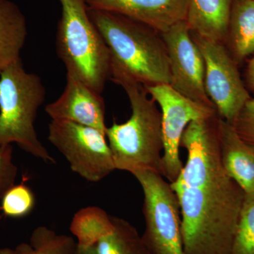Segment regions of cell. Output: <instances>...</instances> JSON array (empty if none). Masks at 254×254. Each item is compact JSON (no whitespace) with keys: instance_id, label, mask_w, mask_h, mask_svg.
Listing matches in <instances>:
<instances>
[{"instance_id":"8992f818","label":"cell","mask_w":254,"mask_h":254,"mask_svg":"<svg viewBox=\"0 0 254 254\" xmlns=\"http://www.w3.org/2000/svg\"><path fill=\"white\" fill-rule=\"evenodd\" d=\"M132 175L139 182L144 195L142 244L150 254H185L181 209L170 182L150 170H139Z\"/></svg>"},{"instance_id":"44dd1931","label":"cell","mask_w":254,"mask_h":254,"mask_svg":"<svg viewBox=\"0 0 254 254\" xmlns=\"http://www.w3.org/2000/svg\"><path fill=\"white\" fill-rule=\"evenodd\" d=\"M1 210L6 216L21 218L31 213L36 204L34 193L24 184L15 185L1 199Z\"/></svg>"},{"instance_id":"6da1fadb","label":"cell","mask_w":254,"mask_h":254,"mask_svg":"<svg viewBox=\"0 0 254 254\" xmlns=\"http://www.w3.org/2000/svg\"><path fill=\"white\" fill-rule=\"evenodd\" d=\"M218 117L191 122L182 134L187 163L175 181L185 254H232L245 193L222 163Z\"/></svg>"},{"instance_id":"9c48e42d","label":"cell","mask_w":254,"mask_h":254,"mask_svg":"<svg viewBox=\"0 0 254 254\" xmlns=\"http://www.w3.org/2000/svg\"><path fill=\"white\" fill-rule=\"evenodd\" d=\"M191 33L205 63V88L218 116L232 124L250 99L238 69V64L225 43Z\"/></svg>"},{"instance_id":"52a82bcc","label":"cell","mask_w":254,"mask_h":254,"mask_svg":"<svg viewBox=\"0 0 254 254\" xmlns=\"http://www.w3.org/2000/svg\"><path fill=\"white\" fill-rule=\"evenodd\" d=\"M48 138L67 160L71 170L87 181H101L116 170L106 136L96 128L52 120Z\"/></svg>"},{"instance_id":"3957f363","label":"cell","mask_w":254,"mask_h":254,"mask_svg":"<svg viewBox=\"0 0 254 254\" xmlns=\"http://www.w3.org/2000/svg\"><path fill=\"white\" fill-rule=\"evenodd\" d=\"M113 81L126 92L131 108L126 123H114L105 131L116 170L131 174L150 170L161 175V112L143 85L127 78Z\"/></svg>"},{"instance_id":"7a4b0ae2","label":"cell","mask_w":254,"mask_h":254,"mask_svg":"<svg viewBox=\"0 0 254 254\" xmlns=\"http://www.w3.org/2000/svg\"><path fill=\"white\" fill-rule=\"evenodd\" d=\"M88 12L109 50L110 80L129 78L144 87L170 84L168 51L159 32L123 15L88 6Z\"/></svg>"},{"instance_id":"7c38bea8","label":"cell","mask_w":254,"mask_h":254,"mask_svg":"<svg viewBox=\"0 0 254 254\" xmlns=\"http://www.w3.org/2000/svg\"><path fill=\"white\" fill-rule=\"evenodd\" d=\"M88 7L123 15L160 33L185 21L188 0H86Z\"/></svg>"},{"instance_id":"d4e9b609","label":"cell","mask_w":254,"mask_h":254,"mask_svg":"<svg viewBox=\"0 0 254 254\" xmlns=\"http://www.w3.org/2000/svg\"><path fill=\"white\" fill-rule=\"evenodd\" d=\"M75 254H98L95 246L90 247H79L77 246Z\"/></svg>"},{"instance_id":"5b68a950","label":"cell","mask_w":254,"mask_h":254,"mask_svg":"<svg viewBox=\"0 0 254 254\" xmlns=\"http://www.w3.org/2000/svg\"><path fill=\"white\" fill-rule=\"evenodd\" d=\"M46 97L41 77L27 72L21 60L0 72V145L16 143L28 154L55 164L35 128L37 114Z\"/></svg>"},{"instance_id":"8fae6325","label":"cell","mask_w":254,"mask_h":254,"mask_svg":"<svg viewBox=\"0 0 254 254\" xmlns=\"http://www.w3.org/2000/svg\"><path fill=\"white\" fill-rule=\"evenodd\" d=\"M52 120H63L92 127L105 134V105L102 94L66 73V85L59 98L46 106Z\"/></svg>"},{"instance_id":"ffe728a7","label":"cell","mask_w":254,"mask_h":254,"mask_svg":"<svg viewBox=\"0 0 254 254\" xmlns=\"http://www.w3.org/2000/svg\"><path fill=\"white\" fill-rule=\"evenodd\" d=\"M232 254H254V194H245Z\"/></svg>"},{"instance_id":"5bb4252c","label":"cell","mask_w":254,"mask_h":254,"mask_svg":"<svg viewBox=\"0 0 254 254\" xmlns=\"http://www.w3.org/2000/svg\"><path fill=\"white\" fill-rule=\"evenodd\" d=\"M232 0H188L186 22L190 31L225 43Z\"/></svg>"},{"instance_id":"ac0fdd59","label":"cell","mask_w":254,"mask_h":254,"mask_svg":"<svg viewBox=\"0 0 254 254\" xmlns=\"http://www.w3.org/2000/svg\"><path fill=\"white\" fill-rule=\"evenodd\" d=\"M76 248L72 237L39 226L32 232L29 244H19L14 250L16 254H75Z\"/></svg>"},{"instance_id":"603a6c76","label":"cell","mask_w":254,"mask_h":254,"mask_svg":"<svg viewBox=\"0 0 254 254\" xmlns=\"http://www.w3.org/2000/svg\"><path fill=\"white\" fill-rule=\"evenodd\" d=\"M232 125L242 140L254 145V98L246 103Z\"/></svg>"},{"instance_id":"484cf974","label":"cell","mask_w":254,"mask_h":254,"mask_svg":"<svg viewBox=\"0 0 254 254\" xmlns=\"http://www.w3.org/2000/svg\"><path fill=\"white\" fill-rule=\"evenodd\" d=\"M133 254H150V252H148L146 249L145 248L144 246L143 245L142 242L140 244V245L138 246V248L136 249V250L135 251L134 253Z\"/></svg>"},{"instance_id":"4316f807","label":"cell","mask_w":254,"mask_h":254,"mask_svg":"<svg viewBox=\"0 0 254 254\" xmlns=\"http://www.w3.org/2000/svg\"><path fill=\"white\" fill-rule=\"evenodd\" d=\"M0 254H16V252L12 249L4 247V248H0Z\"/></svg>"},{"instance_id":"2e32d148","label":"cell","mask_w":254,"mask_h":254,"mask_svg":"<svg viewBox=\"0 0 254 254\" xmlns=\"http://www.w3.org/2000/svg\"><path fill=\"white\" fill-rule=\"evenodd\" d=\"M237 64L254 55V0L232 1L226 40Z\"/></svg>"},{"instance_id":"d6986e66","label":"cell","mask_w":254,"mask_h":254,"mask_svg":"<svg viewBox=\"0 0 254 254\" xmlns=\"http://www.w3.org/2000/svg\"><path fill=\"white\" fill-rule=\"evenodd\" d=\"M113 231L95 245L98 254H133L141 244L136 227L124 219L112 217Z\"/></svg>"},{"instance_id":"4fadbf2b","label":"cell","mask_w":254,"mask_h":254,"mask_svg":"<svg viewBox=\"0 0 254 254\" xmlns=\"http://www.w3.org/2000/svg\"><path fill=\"white\" fill-rule=\"evenodd\" d=\"M218 134L224 168L245 194H254V145L242 140L232 124L219 117Z\"/></svg>"},{"instance_id":"e0dca14e","label":"cell","mask_w":254,"mask_h":254,"mask_svg":"<svg viewBox=\"0 0 254 254\" xmlns=\"http://www.w3.org/2000/svg\"><path fill=\"white\" fill-rule=\"evenodd\" d=\"M112 217L103 208L88 206L75 213L70 225V230L77 239L79 247L95 246L103 237L113 231Z\"/></svg>"},{"instance_id":"cb8c5ba5","label":"cell","mask_w":254,"mask_h":254,"mask_svg":"<svg viewBox=\"0 0 254 254\" xmlns=\"http://www.w3.org/2000/svg\"><path fill=\"white\" fill-rule=\"evenodd\" d=\"M246 81L247 86L254 93V55L252 57L246 69Z\"/></svg>"},{"instance_id":"30bf717a","label":"cell","mask_w":254,"mask_h":254,"mask_svg":"<svg viewBox=\"0 0 254 254\" xmlns=\"http://www.w3.org/2000/svg\"><path fill=\"white\" fill-rule=\"evenodd\" d=\"M160 34L168 51L170 86L189 99L215 108L205 91L204 60L186 21Z\"/></svg>"},{"instance_id":"ba28073f","label":"cell","mask_w":254,"mask_h":254,"mask_svg":"<svg viewBox=\"0 0 254 254\" xmlns=\"http://www.w3.org/2000/svg\"><path fill=\"white\" fill-rule=\"evenodd\" d=\"M159 105L162 115L163 152L162 176L172 183L183 168L180 148L184 131L191 122L216 115L213 107L197 103L175 91L169 84L145 87Z\"/></svg>"},{"instance_id":"277c9868","label":"cell","mask_w":254,"mask_h":254,"mask_svg":"<svg viewBox=\"0 0 254 254\" xmlns=\"http://www.w3.org/2000/svg\"><path fill=\"white\" fill-rule=\"evenodd\" d=\"M56 51L66 73L102 94L110 78L109 50L91 21L86 0H59Z\"/></svg>"},{"instance_id":"83f0119b","label":"cell","mask_w":254,"mask_h":254,"mask_svg":"<svg viewBox=\"0 0 254 254\" xmlns=\"http://www.w3.org/2000/svg\"><path fill=\"white\" fill-rule=\"evenodd\" d=\"M232 1H242V0H232Z\"/></svg>"},{"instance_id":"9a60e30c","label":"cell","mask_w":254,"mask_h":254,"mask_svg":"<svg viewBox=\"0 0 254 254\" xmlns=\"http://www.w3.org/2000/svg\"><path fill=\"white\" fill-rule=\"evenodd\" d=\"M27 36V22L19 7L10 0H0V72L21 60Z\"/></svg>"},{"instance_id":"7402d4cb","label":"cell","mask_w":254,"mask_h":254,"mask_svg":"<svg viewBox=\"0 0 254 254\" xmlns=\"http://www.w3.org/2000/svg\"><path fill=\"white\" fill-rule=\"evenodd\" d=\"M17 175L18 168L13 161L12 145H0V200L15 185Z\"/></svg>"}]
</instances>
